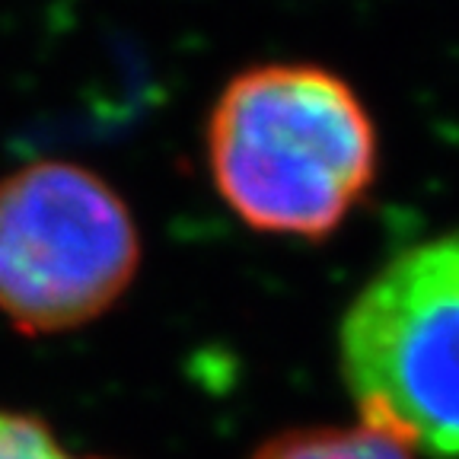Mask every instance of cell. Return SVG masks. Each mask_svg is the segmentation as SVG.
Returning a JSON list of instances; mask_svg holds the SVG:
<instances>
[{
    "label": "cell",
    "instance_id": "obj_2",
    "mask_svg": "<svg viewBox=\"0 0 459 459\" xmlns=\"http://www.w3.org/2000/svg\"><path fill=\"white\" fill-rule=\"evenodd\" d=\"M360 424L415 456L459 459V230L395 255L342 323Z\"/></svg>",
    "mask_w": 459,
    "mask_h": 459
},
{
    "label": "cell",
    "instance_id": "obj_1",
    "mask_svg": "<svg viewBox=\"0 0 459 459\" xmlns=\"http://www.w3.org/2000/svg\"><path fill=\"white\" fill-rule=\"evenodd\" d=\"M208 166L252 230L323 239L370 192L377 125L335 71L268 61L230 77L208 115Z\"/></svg>",
    "mask_w": 459,
    "mask_h": 459
},
{
    "label": "cell",
    "instance_id": "obj_3",
    "mask_svg": "<svg viewBox=\"0 0 459 459\" xmlns=\"http://www.w3.org/2000/svg\"><path fill=\"white\" fill-rule=\"evenodd\" d=\"M141 262L134 217L102 176L36 160L0 179V313L22 332L90 323Z\"/></svg>",
    "mask_w": 459,
    "mask_h": 459
},
{
    "label": "cell",
    "instance_id": "obj_4",
    "mask_svg": "<svg viewBox=\"0 0 459 459\" xmlns=\"http://www.w3.org/2000/svg\"><path fill=\"white\" fill-rule=\"evenodd\" d=\"M255 459H418L409 446H402L389 434L367 424L354 428L300 430L278 437Z\"/></svg>",
    "mask_w": 459,
    "mask_h": 459
},
{
    "label": "cell",
    "instance_id": "obj_5",
    "mask_svg": "<svg viewBox=\"0 0 459 459\" xmlns=\"http://www.w3.org/2000/svg\"><path fill=\"white\" fill-rule=\"evenodd\" d=\"M0 459H74L61 450L45 424L26 415L0 411Z\"/></svg>",
    "mask_w": 459,
    "mask_h": 459
}]
</instances>
